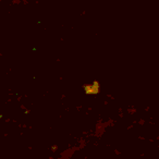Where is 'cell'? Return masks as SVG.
I'll use <instances>...</instances> for the list:
<instances>
[{
    "label": "cell",
    "instance_id": "1",
    "mask_svg": "<svg viewBox=\"0 0 159 159\" xmlns=\"http://www.w3.org/2000/svg\"><path fill=\"white\" fill-rule=\"evenodd\" d=\"M100 91L99 89V83L98 82H94L91 85H86L85 86V92L86 94H98Z\"/></svg>",
    "mask_w": 159,
    "mask_h": 159
}]
</instances>
